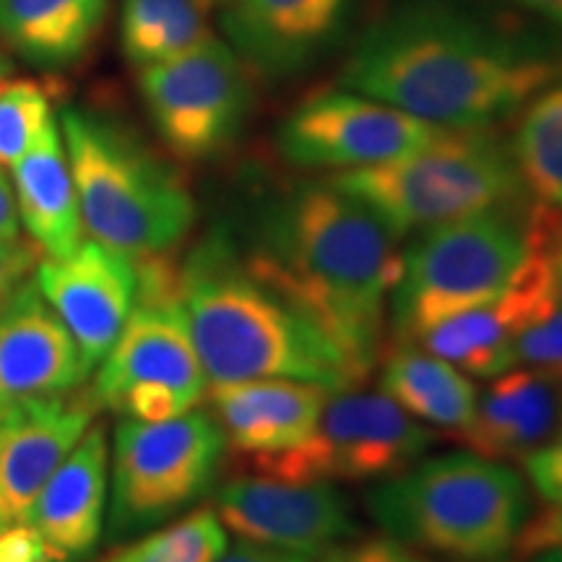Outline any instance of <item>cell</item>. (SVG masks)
<instances>
[{
    "label": "cell",
    "mask_w": 562,
    "mask_h": 562,
    "mask_svg": "<svg viewBox=\"0 0 562 562\" xmlns=\"http://www.w3.org/2000/svg\"><path fill=\"white\" fill-rule=\"evenodd\" d=\"M562 76V32L495 0H389L336 87L438 128H495Z\"/></svg>",
    "instance_id": "6da1fadb"
},
{
    "label": "cell",
    "mask_w": 562,
    "mask_h": 562,
    "mask_svg": "<svg viewBox=\"0 0 562 562\" xmlns=\"http://www.w3.org/2000/svg\"><path fill=\"white\" fill-rule=\"evenodd\" d=\"M245 258L370 375L404 266L381 216L328 180L292 182L266 201Z\"/></svg>",
    "instance_id": "7a4b0ae2"
},
{
    "label": "cell",
    "mask_w": 562,
    "mask_h": 562,
    "mask_svg": "<svg viewBox=\"0 0 562 562\" xmlns=\"http://www.w3.org/2000/svg\"><path fill=\"white\" fill-rule=\"evenodd\" d=\"M178 281L211 385L284 378L344 391L364 381L300 305L252 271L224 229L195 245L178 266Z\"/></svg>",
    "instance_id": "3957f363"
},
{
    "label": "cell",
    "mask_w": 562,
    "mask_h": 562,
    "mask_svg": "<svg viewBox=\"0 0 562 562\" xmlns=\"http://www.w3.org/2000/svg\"><path fill=\"white\" fill-rule=\"evenodd\" d=\"M60 128L91 240L133 261L170 256L186 243L195 222L191 188L131 125L70 104Z\"/></svg>",
    "instance_id": "277c9868"
},
{
    "label": "cell",
    "mask_w": 562,
    "mask_h": 562,
    "mask_svg": "<svg viewBox=\"0 0 562 562\" xmlns=\"http://www.w3.org/2000/svg\"><path fill=\"white\" fill-rule=\"evenodd\" d=\"M560 235V211L531 199L417 232L391 294L393 341L412 344L435 323L495 300Z\"/></svg>",
    "instance_id": "5b68a950"
},
{
    "label": "cell",
    "mask_w": 562,
    "mask_h": 562,
    "mask_svg": "<svg viewBox=\"0 0 562 562\" xmlns=\"http://www.w3.org/2000/svg\"><path fill=\"white\" fill-rule=\"evenodd\" d=\"M368 510L385 537L451 562L503 560L531 518L524 476L474 451L412 463L370 492Z\"/></svg>",
    "instance_id": "8992f818"
},
{
    "label": "cell",
    "mask_w": 562,
    "mask_h": 562,
    "mask_svg": "<svg viewBox=\"0 0 562 562\" xmlns=\"http://www.w3.org/2000/svg\"><path fill=\"white\" fill-rule=\"evenodd\" d=\"M362 201L396 237L531 199L495 128H440L404 157L326 178Z\"/></svg>",
    "instance_id": "52a82bcc"
},
{
    "label": "cell",
    "mask_w": 562,
    "mask_h": 562,
    "mask_svg": "<svg viewBox=\"0 0 562 562\" xmlns=\"http://www.w3.org/2000/svg\"><path fill=\"white\" fill-rule=\"evenodd\" d=\"M128 323L100 362L91 396L123 419L165 422L193 412L209 378L193 347L170 256L144 258Z\"/></svg>",
    "instance_id": "ba28073f"
},
{
    "label": "cell",
    "mask_w": 562,
    "mask_h": 562,
    "mask_svg": "<svg viewBox=\"0 0 562 562\" xmlns=\"http://www.w3.org/2000/svg\"><path fill=\"white\" fill-rule=\"evenodd\" d=\"M224 451L220 422L206 412L165 422L121 419L112 440V533L146 529L199 501Z\"/></svg>",
    "instance_id": "9c48e42d"
},
{
    "label": "cell",
    "mask_w": 562,
    "mask_h": 562,
    "mask_svg": "<svg viewBox=\"0 0 562 562\" xmlns=\"http://www.w3.org/2000/svg\"><path fill=\"white\" fill-rule=\"evenodd\" d=\"M138 91L161 144L188 165L229 151L252 110L250 68L220 37L138 70Z\"/></svg>",
    "instance_id": "30bf717a"
},
{
    "label": "cell",
    "mask_w": 562,
    "mask_h": 562,
    "mask_svg": "<svg viewBox=\"0 0 562 562\" xmlns=\"http://www.w3.org/2000/svg\"><path fill=\"white\" fill-rule=\"evenodd\" d=\"M435 440L432 427L422 425L383 389L351 385L328 393L311 438L266 474L305 482L389 480L430 451Z\"/></svg>",
    "instance_id": "8fae6325"
},
{
    "label": "cell",
    "mask_w": 562,
    "mask_h": 562,
    "mask_svg": "<svg viewBox=\"0 0 562 562\" xmlns=\"http://www.w3.org/2000/svg\"><path fill=\"white\" fill-rule=\"evenodd\" d=\"M438 131L393 104L336 87L294 104L277 128V149L297 170L334 175L404 157Z\"/></svg>",
    "instance_id": "7c38bea8"
},
{
    "label": "cell",
    "mask_w": 562,
    "mask_h": 562,
    "mask_svg": "<svg viewBox=\"0 0 562 562\" xmlns=\"http://www.w3.org/2000/svg\"><path fill=\"white\" fill-rule=\"evenodd\" d=\"M214 510L224 529L245 542L311 558L357 537L351 505L331 482L252 472L224 484Z\"/></svg>",
    "instance_id": "4fadbf2b"
},
{
    "label": "cell",
    "mask_w": 562,
    "mask_h": 562,
    "mask_svg": "<svg viewBox=\"0 0 562 562\" xmlns=\"http://www.w3.org/2000/svg\"><path fill=\"white\" fill-rule=\"evenodd\" d=\"M357 0H224V42L252 76L290 81L318 66L349 34Z\"/></svg>",
    "instance_id": "5bb4252c"
},
{
    "label": "cell",
    "mask_w": 562,
    "mask_h": 562,
    "mask_svg": "<svg viewBox=\"0 0 562 562\" xmlns=\"http://www.w3.org/2000/svg\"><path fill=\"white\" fill-rule=\"evenodd\" d=\"M87 378L74 336L26 279L0 307V419L74 396Z\"/></svg>",
    "instance_id": "9a60e30c"
},
{
    "label": "cell",
    "mask_w": 562,
    "mask_h": 562,
    "mask_svg": "<svg viewBox=\"0 0 562 562\" xmlns=\"http://www.w3.org/2000/svg\"><path fill=\"white\" fill-rule=\"evenodd\" d=\"M34 281L74 336L87 370L100 368L136 305V261L97 240H83L66 258L40 261Z\"/></svg>",
    "instance_id": "2e32d148"
},
{
    "label": "cell",
    "mask_w": 562,
    "mask_h": 562,
    "mask_svg": "<svg viewBox=\"0 0 562 562\" xmlns=\"http://www.w3.org/2000/svg\"><path fill=\"white\" fill-rule=\"evenodd\" d=\"M328 393L323 385L277 378L211 385L209 398L224 446L252 472L266 474L311 438Z\"/></svg>",
    "instance_id": "e0dca14e"
},
{
    "label": "cell",
    "mask_w": 562,
    "mask_h": 562,
    "mask_svg": "<svg viewBox=\"0 0 562 562\" xmlns=\"http://www.w3.org/2000/svg\"><path fill=\"white\" fill-rule=\"evenodd\" d=\"M562 237V235H560ZM558 240L537 250L521 277L495 300L456 313L422 331L412 344L476 378L513 368V341L547 290L558 284Z\"/></svg>",
    "instance_id": "ac0fdd59"
},
{
    "label": "cell",
    "mask_w": 562,
    "mask_h": 562,
    "mask_svg": "<svg viewBox=\"0 0 562 562\" xmlns=\"http://www.w3.org/2000/svg\"><path fill=\"white\" fill-rule=\"evenodd\" d=\"M91 391L0 419V524H26L40 490L97 422Z\"/></svg>",
    "instance_id": "d6986e66"
},
{
    "label": "cell",
    "mask_w": 562,
    "mask_h": 562,
    "mask_svg": "<svg viewBox=\"0 0 562 562\" xmlns=\"http://www.w3.org/2000/svg\"><path fill=\"white\" fill-rule=\"evenodd\" d=\"M108 472V430L102 422H94L40 490L26 518L50 547L55 562H79L100 544Z\"/></svg>",
    "instance_id": "ffe728a7"
},
{
    "label": "cell",
    "mask_w": 562,
    "mask_h": 562,
    "mask_svg": "<svg viewBox=\"0 0 562 562\" xmlns=\"http://www.w3.org/2000/svg\"><path fill=\"white\" fill-rule=\"evenodd\" d=\"M562 425V381L544 372L510 368L490 378L476 398L469 430L461 435L469 451L492 461L524 463L542 451Z\"/></svg>",
    "instance_id": "44dd1931"
},
{
    "label": "cell",
    "mask_w": 562,
    "mask_h": 562,
    "mask_svg": "<svg viewBox=\"0 0 562 562\" xmlns=\"http://www.w3.org/2000/svg\"><path fill=\"white\" fill-rule=\"evenodd\" d=\"M19 220L42 256L66 258L83 243V222L58 121L47 123L11 167Z\"/></svg>",
    "instance_id": "7402d4cb"
},
{
    "label": "cell",
    "mask_w": 562,
    "mask_h": 562,
    "mask_svg": "<svg viewBox=\"0 0 562 562\" xmlns=\"http://www.w3.org/2000/svg\"><path fill=\"white\" fill-rule=\"evenodd\" d=\"M110 0H0V42L37 68L76 66L100 37Z\"/></svg>",
    "instance_id": "603a6c76"
},
{
    "label": "cell",
    "mask_w": 562,
    "mask_h": 562,
    "mask_svg": "<svg viewBox=\"0 0 562 562\" xmlns=\"http://www.w3.org/2000/svg\"><path fill=\"white\" fill-rule=\"evenodd\" d=\"M383 391L422 425L459 440L476 412V385L456 364L417 344H393L383 357Z\"/></svg>",
    "instance_id": "cb8c5ba5"
},
{
    "label": "cell",
    "mask_w": 562,
    "mask_h": 562,
    "mask_svg": "<svg viewBox=\"0 0 562 562\" xmlns=\"http://www.w3.org/2000/svg\"><path fill=\"white\" fill-rule=\"evenodd\" d=\"M211 34L206 0H123L121 50L144 70L191 53Z\"/></svg>",
    "instance_id": "d4e9b609"
},
{
    "label": "cell",
    "mask_w": 562,
    "mask_h": 562,
    "mask_svg": "<svg viewBox=\"0 0 562 562\" xmlns=\"http://www.w3.org/2000/svg\"><path fill=\"white\" fill-rule=\"evenodd\" d=\"M508 140L531 201L562 214V76L524 104Z\"/></svg>",
    "instance_id": "484cf974"
},
{
    "label": "cell",
    "mask_w": 562,
    "mask_h": 562,
    "mask_svg": "<svg viewBox=\"0 0 562 562\" xmlns=\"http://www.w3.org/2000/svg\"><path fill=\"white\" fill-rule=\"evenodd\" d=\"M227 550V529L214 508H199L165 529L117 547L100 562H216Z\"/></svg>",
    "instance_id": "4316f807"
},
{
    "label": "cell",
    "mask_w": 562,
    "mask_h": 562,
    "mask_svg": "<svg viewBox=\"0 0 562 562\" xmlns=\"http://www.w3.org/2000/svg\"><path fill=\"white\" fill-rule=\"evenodd\" d=\"M50 121L53 100L45 83L0 76V167L16 165Z\"/></svg>",
    "instance_id": "83f0119b"
},
{
    "label": "cell",
    "mask_w": 562,
    "mask_h": 562,
    "mask_svg": "<svg viewBox=\"0 0 562 562\" xmlns=\"http://www.w3.org/2000/svg\"><path fill=\"white\" fill-rule=\"evenodd\" d=\"M513 368L544 372L562 381V297L560 286L544 292L513 341Z\"/></svg>",
    "instance_id": "f1b7e54d"
},
{
    "label": "cell",
    "mask_w": 562,
    "mask_h": 562,
    "mask_svg": "<svg viewBox=\"0 0 562 562\" xmlns=\"http://www.w3.org/2000/svg\"><path fill=\"white\" fill-rule=\"evenodd\" d=\"M313 562H427L419 558L412 547L391 537H364L344 539V542L328 547L315 554Z\"/></svg>",
    "instance_id": "f546056e"
},
{
    "label": "cell",
    "mask_w": 562,
    "mask_h": 562,
    "mask_svg": "<svg viewBox=\"0 0 562 562\" xmlns=\"http://www.w3.org/2000/svg\"><path fill=\"white\" fill-rule=\"evenodd\" d=\"M513 550L521 560L539 558L544 552H562V501L547 503L544 510L529 518Z\"/></svg>",
    "instance_id": "4dcf8cb0"
},
{
    "label": "cell",
    "mask_w": 562,
    "mask_h": 562,
    "mask_svg": "<svg viewBox=\"0 0 562 562\" xmlns=\"http://www.w3.org/2000/svg\"><path fill=\"white\" fill-rule=\"evenodd\" d=\"M40 256L42 252L32 240H21V237L3 240L0 237V307L37 271Z\"/></svg>",
    "instance_id": "1f68e13d"
},
{
    "label": "cell",
    "mask_w": 562,
    "mask_h": 562,
    "mask_svg": "<svg viewBox=\"0 0 562 562\" xmlns=\"http://www.w3.org/2000/svg\"><path fill=\"white\" fill-rule=\"evenodd\" d=\"M531 487L544 503L562 501V425L542 451L524 461Z\"/></svg>",
    "instance_id": "d6a6232c"
},
{
    "label": "cell",
    "mask_w": 562,
    "mask_h": 562,
    "mask_svg": "<svg viewBox=\"0 0 562 562\" xmlns=\"http://www.w3.org/2000/svg\"><path fill=\"white\" fill-rule=\"evenodd\" d=\"M0 562H55V558L30 524H9L0 526Z\"/></svg>",
    "instance_id": "836d02e7"
},
{
    "label": "cell",
    "mask_w": 562,
    "mask_h": 562,
    "mask_svg": "<svg viewBox=\"0 0 562 562\" xmlns=\"http://www.w3.org/2000/svg\"><path fill=\"white\" fill-rule=\"evenodd\" d=\"M216 562H313L311 554H297L277 550V547H263L256 542H245L240 539L235 547H227Z\"/></svg>",
    "instance_id": "e575fe53"
},
{
    "label": "cell",
    "mask_w": 562,
    "mask_h": 562,
    "mask_svg": "<svg viewBox=\"0 0 562 562\" xmlns=\"http://www.w3.org/2000/svg\"><path fill=\"white\" fill-rule=\"evenodd\" d=\"M495 3L521 11L526 16L544 21V24L562 32V0H495Z\"/></svg>",
    "instance_id": "d590c367"
},
{
    "label": "cell",
    "mask_w": 562,
    "mask_h": 562,
    "mask_svg": "<svg viewBox=\"0 0 562 562\" xmlns=\"http://www.w3.org/2000/svg\"><path fill=\"white\" fill-rule=\"evenodd\" d=\"M19 229L21 220L16 195H13V182L5 178L3 167H0V237L3 240H13V237H19Z\"/></svg>",
    "instance_id": "8d00e7d4"
},
{
    "label": "cell",
    "mask_w": 562,
    "mask_h": 562,
    "mask_svg": "<svg viewBox=\"0 0 562 562\" xmlns=\"http://www.w3.org/2000/svg\"><path fill=\"white\" fill-rule=\"evenodd\" d=\"M531 560H537V562H562V552H544V554H539V558H531Z\"/></svg>",
    "instance_id": "74e56055"
},
{
    "label": "cell",
    "mask_w": 562,
    "mask_h": 562,
    "mask_svg": "<svg viewBox=\"0 0 562 562\" xmlns=\"http://www.w3.org/2000/svg\"><path fill=\"white\" fill-rule=\"evenodd\" d=\"M558 286H560V297H562V237L558 243Z\"/></svg>",
    "instance_id": "f35d334b"
},
{
    "label": "cell",
    "mask_w": 562,
    "mask_h": 562,
    "mask_svg": "<svg viewBox=\"0 0 562 562\" xmlns=\"http://www.w3.org/2000/svg\"><path fill=\"white\" fill-rule=\"evenodd\" d=\"M5 74H11V66H9V60L0 55V76H5Z\"/></svg>",
    "instance_id": "ab89813d"
},
{
    "label": "cell",
    "mask_w": 562,
    "mask_h": 562,
    "mask_svg": "<svg viewBox=\"0 0 562 562\" xmlns=\"http://www.w3.org/2000/svg\"><path fill=\"white\" fill-rule=\"evenodd\" d=\"M206 3L211 5V3H216V5H222L224 3V0H206Z\"/></svg>",
    "instance_id": "60d3db41"
},
{
    "label": "cell",
    "mask_w": 562,
    "mask_h": 562,
    "mask_svg": "<svg viewBox=\"0 0 562 562\" xmlns=\"http://www.w3.org/2000/svg\"><path fill=\"white\" fill-rule=\"evenodd\" d=\"M487 562H505V560H487Z\"/></svg>",
    "instance_id": "b9f144b4"
},
{
    "label": "cell",
    "mask_w": 562,
    "mask_h": 562,
    "mask_svg": "<svg viewBox=\"0 0 562 562\" xmlns=\"http://www.w3.org/2000/svg\"><path fill=\"white\" fill-rule=\"evenodd\" d=\"M0 526H5V524H0Z\"/></svg>",
    "instance_id": "7bdbcfd3"
}]
</instances>
